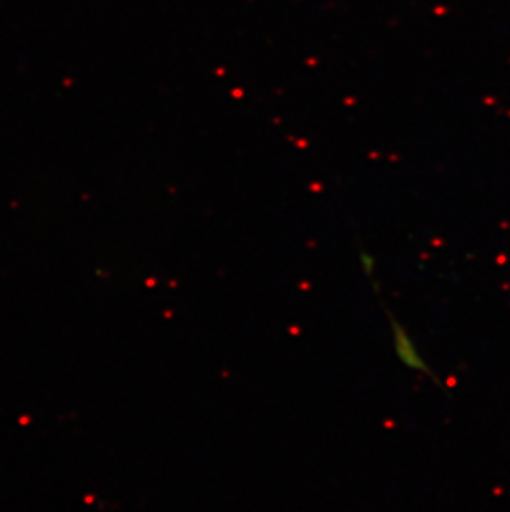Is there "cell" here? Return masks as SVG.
I'll use <instances>...</instances> for the list:
<instances>
[{
	"instance_id": "cell-1",
	"label": "cell",
	"mask_w": 510,
	"mask_h": 512,
	"mask_svg": "<svg viewBox=\"0 0 510 512\" xmlns=\"http://www.w3.org/2000/svg\"><path fill=\"white\" fill-rule=\"evenodd\" d=\"M388 319H390L393 348H395L398 360L409 370H414V372L426 375L434 382H438V377L434 375L428 362L421 357V352L416 347L414 340L411 339V335L408 334V330L405 329V325L401 324L400 320H396L395 315L388 314Z\"/></svg>"
},
{
	"instance_id": "cell-2",
	"label": "cell",
	"mask_w": 510,
	"mask_h": 512,
	"mask_svg": "<svg viewBox=\"0 0 510 512\" xmlns=\"http://www.w3.org/2000/svg\"><path fill=\"white\" fill-rule=\"evenodd\" d=\"M360 261H361V269H363V272H365L366 277H373V274H375L376 269V262L373 257L368 254V252H361L360 254Z\"/></svg>"
}]
</instances>
